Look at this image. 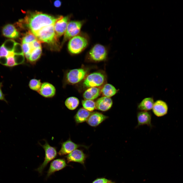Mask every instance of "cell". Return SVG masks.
Here are the masks:
<instances>
[{
	"instance_id": "obj_28",
	"label": "cell",
	"mask_w": 183,
	"mask_h": 183,
	"mask_svg": "<svg viewBox=\"0 0 183 183\" xmlns=\"http://www.w3.org/2000/svg\"><path fill=\"white\" fill-rule=\"evenodd\" d=\"M16 42L12 39H8L5 41L3 45L9 51H13Z\"/></svg>"
},
{
	"instance_id": "obj_23",
	"label": "cell",
	"mask_w": 183,
	"mask_h": 183,
	"mask_svg": "<svg viewBox=\"0 0 183 183\" xmlns=\"http://www.w3.org/2000/svg\"><path fill=\"white\" fill-rule=\"evenodd\" d=\"M78 99L74 97H71L67 98L65 102L67 108L70 110H73L76 109L79 104Z\"/></svg>"
},
{
	"instance_id": "obj_19",
	"label": "cell",
	"mask_w": 183,
	"mask_h": 183,
	"mask_svg": "<svg viewBox=\"0 0 183 183\" xmlns=\"http://www.w3.org/2000/svg\"><path fill=\"white\" fill-rule=\"evenodd\" d=\"M101 89L96 87L89 88L84 92L83 97L85 100H93L97 98L100 95Z\"/></svg>"
},
{
	"instance_id": "obj_8",
	"label": "cell",
	"mask_w": 183,
	"mask_h": 183,
	"mask_svg": "<svg viewBox=\"0 0 183 183\" xmlns=\"http://www.w3.org/2000/svg\"><path fill=\"white\" fill-rule=\"evenodd\" d=\"M107 55V51L105 48L100 44L95 45L89 52L90 58L95 61H100L104 60Z\"/></svg>"
},
{
	"instance_id": "obj_33",
	"label": "cell",
	"mask_w": 183,
	"mask_h": 183,
	"mask_svg": "<svg viewBox=\"0 0 183 183\" xmlns=\"http://www.w3.org/2000/svg\"><path fill=\"white\" fill-rule=\"evenodd\" d=\"M111 181L104 178H100L96 179L92 183H108Z\"/></svg>"
},
{
	"instance_id": "obj_11",
	"label": "cell",
	"mask_w": 183,
	"mask_h": 183,
	"mask_svg": "<svg viewBox=\"0 0 183 183\" xmlns=\"http://www.w3.org/2000/svg\"><path fill=\"white\" fill-rule=\"evenodd\" d=\"M168 107L164 101L158 100L154 103L152 108L154 114L157 116L160 117L166 114L167 112Z\"/></svg>"
},
{
	"instance_id": "obj_17",
	"label": "cell",
	"mask_w": 183,
	"mask_h": 183,
	"mask_svg": "<svg viewBox=\"0 0 183 183\" xmlns=\"http://www.w3.org/2000/svg\"><path fill=\"white\" fill-rule=\"evenodd\" d=\"M79 146L70 140H68L62 144L61 148L58 153V154L60 156L68 155Z\"/></svg>"
},
{
	"instance_id": "obj_21",
	"label": "cell",
	"mask_w": 183,
	"mask_h": 183,
	"mask_svg": "<svg viewBox=\"0 0 183 183\" xmlns=\"http://www.w3.org/2000/svg\"><path fill=\"white\" fill-rule=\"evenodd\" d=\"M154 103V100L152 98H146L139 104L138 109L141 111H147L152 109Z\"/></svg>"
},
{
	"instance_id": "obj_9",
	"label": "cell",
	"mask_w": 183,
	"mask_h": 183,
	"mask_svg": "<svg viewBox=\"0 0 183 183\" xmlns=\"http://www.w3.org/2000/svg\"><path fill=\"white\" fill-rule=\"evenodd\" d=\"M69 16H60L58 18L54 27L56 34L58 38L65 34L69 22Z\"/></svg>"
},
{
	"instance_id": "obj_3",
	"label": "cell",
	"mask_w": 183,
	"mask_h": 183,
	"mask_svg": "<svg viewBox=\"0 0 183 183\" xmlns=\"http://www.w3.org/2000/svg\"><path fill=\"white\" fill-rule=\"evenodd\" d=\"M88 41L85 37L78 35L71 39L68 44V49L71 53H80L87 46Z\"/></svg>"
},
{
	"instance_id": "obj_5",
	"label": "cell",
	"mask_w": 183,
	"mask_h": 183,
	"mask_svg": "<svg viewBox=\"0 0 183 183\" xmlns=\"http://www.w3.org/2000/svg\"><path fill=\"white\" fill-rule=\"evenodd\" d=\"M83 23V21H72L69 22L64 34L62 43L78 35Z\"/></svg>"
},
{
	"instance_id": "obj_36",
	"label": "cell",
	"mask_w": 183,
	"mask_h": 183,
	"mask_svg": "<svg viewBox=\"0 0 183 183\" xmlns=\"http://www.w3.org/2000/svg\"><path fill=\"white\" fill-rule=\"evenodd\" d=\"M114 183L113 182H112L111 181V182H109V183Z\"/></svg>"
},
{
	"instance_id": "obj_2",
	"label": "cell",
	"mask_w": 183,
	"mask_h": 183,
	"mask_svg": "<svg viewBox=\"0 0 183 183\" xmlns=\"http://www.w3.org/2000/svg\"><path fill=\"white\" fill-rule=\"evenodd\" d=\"M34 35L41 42L48 43L51 46H56L58 44V40L54 30V25L44 27Z\"/></svg>"
},
{
	"instance_id": "obj_31",
	"label": "cell",
	"mask_w": 183,
	"mask_h": 183,
	"mask_svg": "<svg viewBox=\"0 0 183 183\" xmlns=\"http://www.w3.org/2000/svg\"><path fill=\"white\" fill-rule=\"evenodd\" d=\"M41 42L40 41L37 39L30 43L32 51L35 49L41 48Z\"/></svg>"
},
{
	"instance_id": "obj_34",
	"label": "cell",
	"mask_w": 183,
	"mask_h": 183,
	"mask_svg": "<svg viewBox=\"0 0 183 183\" xmlns=\"http://www.w3.org/2000/svg\"><path fill=\"white\" fill-rule=\"evenodd\" d=\"M3 86L2 83L0 82V100L3 101L7 103L8 102L6 99L5 96L2 90V87Z\"/></svg>"
},
{
	"instance_id": "obj_4",
	"label": "cell",
	"mask_w": 183,
	"mask_h": 183,
	"mask_svg": "<svg viewBox=\"0 0 183 183\" xmlns=\"http://www.w3.org/2000/svg\"><path fill=\"white\" fill-rule=\"evenodd\" d=\"M40 145L44 150L45 158L43 163L36 170L41 174L48 163L56 157L57 152L56 148L50 146L47 141L43 145Z\"/></svg>"
},
{
	"instance_id": "obj_32",
	"label": "cell",
	"mask_w": 183,
	"mask_h": 183,
	"mask_svg": "<svg viewBox=\"0 0 183 183\" xmlns=\"http://www.w3.org/2000/svg\"><path fill=\"white\" fill-rule=\"evenodd\" d=\"M8 51L2 44L0 47V57H6L7 55Z\"/></svg>"
},
{
	"instance_id": "obj_14",
	"label": "cell",
	"mask_w": 183,
	"mask_h": 183,
	"mask_svg": "<svg viewBox=\"0 0 183 183\" xmlns=\"http://www.w3.org/2000/svg\"><path fill=\"white\" fill-rule=\"evenodd\" d=\"M66 158L68 163L73 162L83 164L84 163L86 156L82 151L76 149L68 155Z\"/></svg>"
},
{
	"instance_id": "obj_26",
	"label": "cell",
	"mask_w": 183,
	"mask_h": 183,
	"mask_svg": "<svg viewBox=\"0 0 183 183\" xmlns=\"http://www.w3.org/2000/svg\"><path fill=\"white\" fill-rule=\"evenodd\" d=\"M41 84L40 80L33 79L30 81L28 85L31 89L38 92L40 89Z\"/></svg>"
},
{
	"instance_id": "obj_27",
	"label": "cell",
	"mask_w": 183,
	"mask_h": 183,
	"mask_svg": "<svg viewBox=\"0 0 183 183\" xmlns=\"http://www.w3.org/2000/svg\"><path fill=\"white\" fill-rule=\"evenodd\" d=\"M36 36L29 31L25 35L22 39V43H30L37 39Z\"/></svg>"
},
{
	"instance_id": "obj_18",
	"label": "cell",
	"mask_w": 183,
	"mask_h": 183,
	"mask_svg": "<svg viewBox=\"0 0 183 183\" xmlns=\"http://www.w3.org/2000/svg\"><path fill=\"white\" fill-rule=\"evenodd\" d=\"M3 35L11 38H16L19 36V33L13 25L8 24L4 26L2 30Z\"/></svg>"
},
{
	"instance_id": "obj_22",
	"label": "cell",
	"mask_w": 183,
	"mask_h": 183,
	"mask_svg": "<svg viewBox=\"0 0 183 183\" xmlns=\"http://www.w3.org/2000/svg\"><path fill=\"white\" fill-rule=\"evenodd\" d=\"M117 90L112 85L107 84L104 85L101 90L103 95L105 97H110L114 95L117 92Z\"/></svg>"
},
{
	"instance_id": "obj_6",
	"label": "cell",
	"mask_w": 183,
	"mask_h": 183,
	"mask_svg": "<svg viewBox=\"0 0 183 183\" xmlns=\"http://www.w3.org/2000/svg\"><path fill=\"white\" fill-rule=\"evenodd\" d=\"M86 74L87 71L83 68L71 70L66 73L65 81L67 83L76 84L82 80Z\"/></svg>"
},
{
	"instance_id": "obj_13",
	"label": "cell",
	"mask_w": 183,
	"mask_h": 183,
	"mask_svg": "<svg viewBox=\"0 0 183 183\" xmlns=\"http://www.w3.org/2000/svg\"><path fill=\"white\" fill-rule=\"evenodd\" d=\"M137 118L138 123L137 127L146 125L150 127H152L151 115L150 112L144 111L139 112L137 114Z\"/></svg>"
},
{
	"instance_id": "obj_15",
	"label": "cell",
	"mask_w": 183,
	"mask_h": 183,
	"mask_svg": "<svg viewBox=\"0 0 183 183\" xmlns=\"http://www.w3.org/2000/svg\"><path fill=\"white\" fill-rule=\"evenodd\" d=\"M113 104V101L110 97L105 96L99 98L95 102V109L103 111L110 109Z\"/></svg>"
},
{
	"instance_id": "obj_10",
	"label": "cell",
	"mask_w": 183,
	"mask_h": 183,
	"mask_svg": "<svg viewBox=\"0 0 183 183\" xmlns=\"http://www.w3.org/2000/svg\"><path fill=\"white\" fill-rule=\"evenodd\" d=\"M67 166L66 161L63 159L59 158L54 160L50 163L47 172L46 178H48L55 172L63 169Z\"/></svg>"
},
{
	"instance_id": "obj_1",
	"label": "cell",
	"mask_w": 183,
	"mask_h": 183,
	"mask_svg": "<svg viewBox=\"0 0 183 183\" xmlns=\"http://www.w3.org/2000/svg\"><path fill=\"white\" fill-rule=\"evenodd\" d=\"M57 18L37 11L28 12L24 19L19 20L17 25L20 28L27 27L34 35L46 26L54 25Z\"/></svg>"
},
{
	"instance_id": "obj_12",
	"label": "cell",
	"mask_w": 183,
	"mask_h": 183,
	"mask_svg": "<svg viewBox=\"0 0 183 183\" xmlns=\"http://www.w3.org/2000/svg\"><path fill=\"white\" fill-rule=\"evenodd\" d=\"M56 92L55 87L48 82H44L42 84L40 88L38 91L41 96L47 98L53 97L55 94Z\"/></svg>"
},
{
	"instance_id": "obj_24",
	"label": "cell",
	"mask_w": 183,
	"mask_h": 183,
	"mask_svg": "<svg viewBox=\"0 0 183 183\" xmlns=\"http://www.w3.org/2000/svg\"><path fill=\"white\" fill-rule=\"evenodd\" d=\"M42 53L41 48L34 49L30 54L28 61L32 64H35L40 58Z\"/></svg>"
},
{
	"instance_id": "obj_25",
	"label": "cell",
	"mask_w": 183,
	"mask_h": 183,
	"mask_svg": "<svg viewBox=\"0 0 183 183\" xmlns=\"http://www.w3.org/2000/svg\"><path fill=\"white\" fill-rule=\"evenodd\" d=\"M82 103L84 108L89 112L93 111L95 109V102L93 100H82Z\"/></svg>"
},
{
	"instance_id": "obj_35",
	"label": "cell",
	"mask_w": 183,
	"mask_h": 183,
	"mask_svg": "<svg viewBox=\"0 0 183 183\" xmlns=\"http://www.w3.org/2000/svg\"><path fill=\"white\" fill-rule=\"evenodd\" d=\"M62 3L61 1L59 0H57L55 1L54 2V6L56 7H59L61 5Z\"/></svg>"
},
{
	"instance_id": "obj_7",
	"label": "cell",
	"mask_w": 183,
	"mask_h": 183,
	"mask_svg": "<svg viewBox=\"0 0 183 183\" xmlns=\"http://www.w3.org/2000/svg\"><path fill=\"white\" fill-rule=\"evenodd\" d=\"M105 77L102 73L95 72L88 75L83 83L84 86L86 87L99 86L104 82Z\"/></svg>"
},
{
	"instance_id": "obj_16",
	"label": "cell",
	"mask_w": 183,
	"mask_h": 183,
	"mask_svg": "<svg viewBox=\"0 0 183 183\" xmlns=\"http://www.w3.org/2000/svg\"><path fill=\"white\" fill-rule=\"evenodd\" d=\"M108 118V117L102 114L97 112L91 113L86 122L89 125L92 127H96Z\"/></svg>"
},
{
	"instance_id": "obj_30",
	"label": "cell",
	"mask_w": 183,
	"mask_h": 183,
	"mask_svg": "<svg viewBox=\"0 0 183 183\" xmlns=\"http://www.w3.org/2000/svg\"><path fill=\"white\" fill-rule=\"evenodd\" d=\"M22 46L24 54L29 53L30 55L32 50L30 43H22Z\"/></svg>"
},
{
	"instance_id": "obj_29",
	"label": "cell",
	"mask_w": 183,
	"mask_h": 183,
	"mask_svg": "<svg viewBox=\"0 0 183 183\" xmlns=\"http://www.w3.org/2000/svg\"><path fill=\"white\" fill-rule=\"evenodd\" d=\"M13 51L15 54H24L23 51L22 46L20 43L17 42L16 43Z\"/></svg>"
},
{
	"instance_id": "obj_20",
	"label": "cell",
	"mask_w": 183,
	"mask_h": 183,
	"mask_svg": "<svg viewBox=\"0 0 183 183\" xmlns=\"http://www.w3.org/2000/svg\"><path fill=\"white\" fill-rule=\"evenodd\" d=\"M91 113L84 108H81L78 110L74 116L75 121L78 123L86 121Z\"/></svg>"
}]
</instances>
